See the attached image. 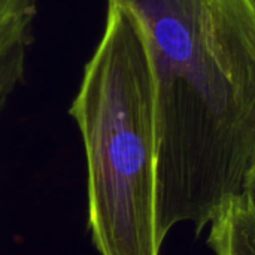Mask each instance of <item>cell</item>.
<instances>
[{"instance_id": "4", "label": "cell", "mask_w": 255, "mask_h": 255, "mask_svg": "<svg viewBox=\"0 0 255 255\" xmlns=\"http://www.w3.org/2000/svg\"><path fill=\"white\" fill-rule=\"evenodd\" d=\"M208 244L217 255H255V208L245 194L229 200L214 217Z\"/></svg>"}, {"instance_id": "5", "label": "cell", "mask_w": 255, "mask_h": 255, "mask_svg": "<svg viewBox=\"0 0 255 255\" xmlns=\"http://www.w3.org/2000/svg\"><path fill=\"white\" fill-rule=\"evenodd\" d=\"M244 194L245 197L251 202V205L255 208V167L253 169V172L250 173L245 188H244Z\"/></svg>"}, {"instance_id": "1", "label": "cell", "mask_w": 255, "mask_h": 255, "mask_svg": "<svg viewBox=\"0 0 255 255\" xmlns=\"http://www.w3.org/2000/svg\"><path fill=\"white\" fill-rule=\"evenodd\" d=\"M142 21L154 72L157 232L196 233L255 167V0H114Z\"/></svg>"}, {"instance_id": "3", "label": "cell", "mask_w": 255, "mask_h": 255, "mask_svg": "<svg viewBox=\"0 0 255 255\" xmlns=\"http://www.w3.org/2000/svg\"><path fill=\"white\" fill-rule=\"evenodd\" d=\"M39 0H0V112L24 81Z\"/></svg>"}, {"instance_id": "2", "label": "cell", "mask_w": 255, "mask_h": 255, "mask_svg": "<svg viewBox=\"0 0 255 255\" xmlns=\"http://www.w3.org/2000/svg\"><path fill=\"white\" fill-rule=\"evenodd\" d=\"M87 157L88 227L100 255H160L155 90L148 37L108 0L102 37L70 106Z\"/></svg>"}]
</instances>
